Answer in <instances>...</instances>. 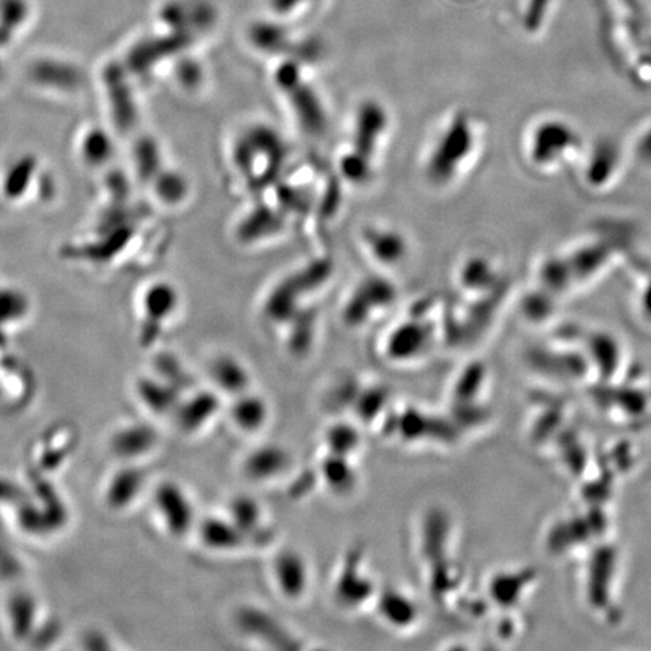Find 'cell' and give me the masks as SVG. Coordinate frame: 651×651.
Listing matches in <instances>:
<instances>
[{
	"mask_svg": "<svg viewBox=\"0 0 651 651\" xmlns=\"http://www.w3.org/2000/svg\"><path fill=\"white\" fill-rule=\"evenodd\" d=\"M287 156L286 142L267 125L248 128L234 148V162L254 192L265 190L277 183Z\"/></svg>",
	"mask_w": 651,
	"mask_h": 651,
	"instance_id": "6da1fadb",
	"label": "cell"
},
{
	"mask_svg": "<svg viewBox=\"0 0 651 651\" xmlns=\"http://www.w3.org/2000/svg\"><path fill=\"white\" fill-rule=\"evenodd\" d=\"M227 516L244 531L250 548H267L277 538L265 505L254 496H232L228 503Z\"/></svg>",
	"mask_w": 651,
	"mask_h": 651,
	"instance_id": "9c48e42d",
	"label": "cell"
},
{
	"mask_svg": "<svg viewBox=\"0 0 651 651\" xmlns=\"http://www.w3.org/2000/svg\"><path fill=\"white\" fill-rule=\"evenodd\" d=\"M294 457L290 450L278 444L254 446L241 458L240 473L257 486L277 483L293 471Z\"/></svg>",
	"mask_w": 651,
	"mask_h": 651,
	"instance_id": "52a82bcc",
	"label": "cell"
},
{
	"mask_svg": "<svg viewBox=\"0 0 651 651\" xmlns=\"http://www.w3.org/2000/svg\"><path fill=\"white\" fill-rule=\"evenodd\" d=\"M331 275L332 262L329 260L312 261L303 269L294 271L279 282L267 298L266 316L277 323L290 321L299 312V300L323 286Z\"/></svg>",
	"mask_w": 651,
	"mask_h": 651,
	"instance_id": "7a4b0ae2",
	"label": "cell"
},
{
	"mask_svg": "<svg viewBox=\"0 0 651 651\" xmlns=\"http://www.w3.org/2000/svg\"><path fill=\"white\" fill-rule=\"evenodd\" d=\"M227 413L229 424L245 436L261 434L271 418L269 400L254 390L229 400Z\"/></svg>",
	"mask_w": 651,
	"mask_h": 651,
	"instance_id": "7c38bea8",
	"label": "cell"
},
{
	"mask_svg": "<svg viewBox=\"0 0 651 651\" xmlns=\"http://www.w3.org/2000/svg\"><path fill=\"white\" fill-rule=\"evenodd\" d=\"M224 396L215 390L196 392L177 406L178 425L187 433H198L210 425L224 409Z\"/></svg>",
	"mask_w": 651,
	"mask_h": 651,
	"instance_id": "e0dca14e",
	"label": "cell"
},
{
	"mask_svg": "<svg viewBox=\"0 0 651 651\" xmlns=\"http://www.w3.org/2000/svg\"><path fill=\"white\" fill-rule=\"evenodd\" d=\"M396 290L392 282L382 277H369L359 282L344 308V321L352 328L366 323L373 312L391 307Z\"/></svg>",
	"mask_w": 651,
	"mask_h": 651,
	"instance_id": "ba28073f",
	"label": "cell"
},
{
	"mask_svg": "<svg viewBox=\"0 0 651 651\" xmlns=\"http://www.w3.org/2000/svg\"><path fill=\"white\" fill-rule=\"evenodd\" d=\"M195 531L198 533L204 548L211 552L232 555L250 549L244 531L227 515L204 517L198 520Z\"/></svg>",
	"mask_w": 651,
	"mask_h": 651,
	"instance_id": "4fadbf2b",
	"label": "cell"
},
{
	"mask_svg": "<svg viewBox=\"0 0 651 651\" xmlns=\"http://www.w3.org/2000/svg\"><path fill=\"white\" fill-rule=\"evenodd\" d=\"M275 79H277L278 86L281 87L282 93L287 95L288 102L293 107L300 127L308 135H323L326 125H328L324 107L316 91L303 81L299 62L294 60L282 62L278 66L277 73H275Z\"/></svg>",
	"mask_w": 651,
	"mask_h": 651,
	"instance_id": "3957f363",
	"label": "cell"
},
{
	"mask_svg": "<svg viewBox=\"0 0 651 651\" xmlns=\"http://www.w3.org/2000/svg\"><path fill=\"white\" fill-rule=\"evenodd\" d=\"M178 76L179 81L185 83L186 86L194 87L195 85H198L199 82H202L203 73L202 69H199V65L196 64V62L186 61L182 62V65H179Z\"/></svg>",
	"mask_w": 651,
	"mask_h": 651,
	"instance_id": "1f68e13d",
	"label": "cell"
},
{
	"mask_svg": "<svg viewBox=\"0 0 651 651\" xmlns=\"http://www.w3.org/2000/svg\"><path fill=\"white\" fill-rule=\"evenodd\" d=\"M341 173L353 185H364L371 178V161L353 152L345 154L341 161Z\"/></svg>",
	"mask_w": 651,
	"mask_h": 651,
	"instance_id": "f1b7e54d",
	"label": "cell"
},
{
	"mask_svg": "<svg viewBox=\"0 0 651 651\" xmlns=\"http://www.w3.org/2000/svg\"><path fill=\"white\" fill-rule=\"evenodd\" d=\"M462 277L466 286H479L484 283V278H488V267L483 260H471L463 269Z\"/></svg>",
	"mask_w": 651,
	"mask_h": 651,
	"instance_id": "4dcf8cb0",
	"label": "cell"
},
{
	"mask_svg": "<svg viewBox=\"0 0 651 651\" xmlns=\"http://www.w3.org/2000/svg\"><path fill=\"white\" fill-rule=\"evenodd\" d=\"M386 127L385 107L378 102H371V100L362 103L358 108L356 121H354L353 153L371 161Z\"/></svg>",
	"mask_w": 651,
	"mask_h": 651,
	"instance_id": "2e32d148",
	"label": "cell"
},
{
	"mask_svg": "<svg viewBox=\"0 0 651 651\" xmlns=\"http://www.w3.org/2000/svg\"><path fill=\"white\" fill-rule=\"evenodd\" d=\"M365 244L383 265H396L407 254L406 239L394 229L371 228L365 232Z\"/></svg>",
	"mask_w": 651,
	"mask_h": 651,
	"instance_id": "7402d4cb",
	"label": "cell"
},
{
	"mask_svg": "<svg viewBox=\"0 0 651 651\" xmlns=\"http://www.w3.org/2000/svg\"><path fill=\"white\" fill-rule=\"evenodd\" d=\"M293 321V332L290 337V349L296 353L307 352L310 348L312 335H314L316 314L312 312H298L291 319Z\"/></svg>",
	"mask_w": 651,
	"mask_h": 651,
	"instance_id": "4316f807",
	"label": "cell"
},
{
	"mask_svg": "<svg viewBox=\"0 0 651 651\" xmlns=\"http://www.w3.org/2000/svg\"><path fill=\"white\" fill-rule=\"evenodd\" d=\"M157 195L161 196L162 202L168 204H178L186 198L187 182L183 175L177 173H165L156 179Z\"/></svg>",
	"mask_w": 651,
	"mask_h": 651,
	"instance_id": "83f0119b",
	"label": "cell"
},
{
	"mask_svg": "<svg viewBox=\"0 0 651 651\" xmlns=\"http://www.w3.org/2000/svg\"><path fill=\"white\" fill-rule=\"evenodd\" d=\"M373 607L388 628L411 630L420 623L421 607L411 592L399 587L379 588Z\"/></svg>",
	"mask_w": 651,
	"mask_h": 651,
	"instance_id": "8fae6325",
	"label": "cell"
},
{
	"mask_svg": "<svg viewBox=\"0 0 651 651\" xmlns=\"http://www.w3.org/2000/svg\"><path fill=\"white\" fill-rule=\"evenodd\" d=\"M473 148V131L469 121L457 115L437 142L427 165L428 178L436 185H445L457 173Z\"/></svg>",
	"mask_w": 651,
	"mask_h": 651,
	"instance_id": "277c9868",
	"label": "cell"
},
{
	"mask_svg": "<svg viewBox=\"0 0 651 651\" xmlns=\"http://www.w3.org/2000/svg\"><path fill=\"white\" fill-rule=\"evenodd\" d=\"M270 578L275 590L283 600L298 603L311 590L310 562L298 549H279L270 561Z\"/></svg>",
	"mask_w": 651,
	"mask_h": 651,
	"instance_id": "8992f818",
	"label": "cell"
},
{
	"mask_svg": "<svg viewBox=\"0 0 651 651\" xmlns=\"http://www.w3.org/2000/svg\"><path fill=\"white\" fill-rule=\"evenodd\" d=\"M353 461L354 458L324 453L317 466V478L337 498H349L358 490L361 478Z\"/></svg>",
	"mask_w": 651,
	"mask_h": 651,
	"instance_id": "ac0fdd59",
	"label": "cell"
},
{
	"mask_svg": "<svg viewBox=\"0 0 651 651\" xmlns=\"http://www.w3.org/2000/svg\"><path fill=\"white\" fill-rule=\"evenodd\" d=\"M428 326L420 320H409L391 333L386 342V353L392 361L406 362L420 358L427 349Z\"/></svg>",
	"mask_w": 651,
	"mask_h": 651,
	"instance_id": "ffe728a7",
	"label": "cell"
},
{
	"mask_svg": "<svg viewBox=\"0 0 651 651\" xmlns=\"http://www.w3.org/2000/svg\"><path fill=\"white\" fill-rule=\"evenodd\" d=\"M378 591L374 579L365 570L364 554L353 550L342 561L341 569L333 579L332 595L335 603L348 611H356L365 604H373Z\"/></svg>",
	"mask_w": 651,
	"mask_h": 651,
	"instance_id": "5b68a950",
	"label": "cell"
},
{
	"mask_svg": "<svg viewBox=\"0 0 651 651\" xmlns=\"http://www.w3.org/2000/svg\"><path fill=\"white\" fill-rule=\"evenodd\" d=\"M166 22L179 31L189 33L208 31L215 27L217 10L208 0H186L174 2L165 10Z\"/></svg>",
	"mask_w": 651,
	"mask_h": 651,
	"instance_id": "d6986e66",
	"label": "cell"
},
{
	"mask_svg": "<svg viewBox=\"0 0 651 651\" xmlns=\"http://www.w3.org/2000/svg\"><path fill=\"white\" fill-rule=\"evenodd\" d=\"M552 0H528L527 10H525V28L529 32H536L541 28L548 16Z\"/></svg>",
	"mask_w": 651,
	"mask_h": 651,
	"instance_id": "f546056e",
	"label": "cell"
},
{
	"mask_svg": "<svg viewBox=\"0 0 651 651\" xmlns=\"http://www.w3.org/2000/svg\"><path fill=\"white\" fill-rule=\"evenodd\" d=\"M312 2L316 0H269V6L277 14L287 16L293 14L299 8L310 6Z\"/></svg>",
	"mask_w": 651,
	"mask_h": 651,
	"instance_id": "d6a6232c",
	"label": "cell"
},
{
	"mask_svg": "<svg viewBox=\"0 0 651 651\" xmlns=\"http://www.w3.org/2000/svg\"><path fill=\"white\" fill-rule=\"evenodd\" d=\"M211 388L228 400L254 390V374L241 359L220 354L210 365Z\"/></svg>",
	"mask_w": 651,
	"mask_h": 651,
	"instance_id": "9a60e30c",
	"label": "cell"
},
{
	"mask_svg": "<svg viewBox=\"0 0 651 651\" xmlns=\"http://www.w3.org/2000/svg\"><path fill=\"white\" fill-rule=\"evenodd\" d=\"M283 219L277 211L267 206H258L241 220L239 225V239L246 241H257L265 237L273 236L281 231Z\"/></svg>",
	"mask_w": 651,
	"mask_h": 651,
	"instance_id": "cb8c5ba5",
	"label": "cell"
},
{
	"mask_svg": "<svg viewBox=\"0 0 651 651\" xmlns=\"http://www.w3.org/2000/svg\"><path fill=\"white\" fill-rule=\"evenodd\" d=\"M249 41L254 48L269 54H282L293 52L290 33L281 24L275 22H256L250 24Z\"/></svg>",
	"mask_w": 651,
	"mask_h": 651,
	"instance_id": "603a6c76",
	"label": "cell"
},
{
	"mask_svg": "<svg viewBox=\"0 0 651 651\" xmlns=\"http://www.w3.org/2000/svg\"><path fill=\"white\" fill-rule=\"evenodd\" d=\"M144 304L147 314L157 323H161L162 320L173 316L175 308H177V291L168 283H157V286L149 288L147 296H145Z\"/></svg>",
	"mask_w": 651,
	"mask_h": 651,
	"instance_id": "484cf974",
	"label": "cell"
},
{
	"mask_svg": "<svg viewBox=\"0 0 651 651\" xmlns=\"http://www.w3.org/2000/svg\"><path fill=\"white\" fill-rule=\"evenodd\" d=\"M390 407V392L385 386L373 385L359 388L356 399L353 402L354 413L361 423L371 424L386 413Z\"/></svg>",
	"mask_w": 651,
	"mask_h": 651,
	"instance_id": "d4e9b609",
	"label": "cell"
},
{
	"mask_svg": "<svg viewBox=\"0 0 651 651\" xmlns=\"http://www.w3.org/2000/svg\"><path fill=\"white\" fill-rule=\"evenodd\" d=\"M154 500L163 524L170 534L175 537H185L195 531L198 516L189 495L182 487L174 483L163 484Z\"/></svg>",
	"mask_w": 651,
	"mask_h": 651,
	"instance_id": "30bf717a",
	"label": "cell"
},
{
	"mask_svg": "<svg viewBox=\"0 0 651 651\" xmlns=\"http://www.w3.org/2000/svg\"><path fill=\"white\" fill-rule=\"evenodd\" d=\"M236 624L246 637H252L256 641L278 649H282L279 640L286 642L287 649H294L296 645L291 644V641H298L271 613L256 607L240 609Z\"/></svg>",
	"mask_w": 651,
	"mask_h": 651,
	"instance_id": "5bb4252c",
	"label": "cell"
},
{
	"mask_svg": "<svg viewBox=\"0 0 651 651\" xmlns=\"http://www.w3.org/2000/svg\"><path fill=\"white\" fill-rule=\"evenodd\" d=\"M364 445L359 424L353 421H335L323 434L324 453L333 456L354 458Z\"/></svg>",
	"mask_w": 651,
	"mask_h": 651,
	"instance_id": "44dd1931",
	"label": "cell"
}]
</instances>
